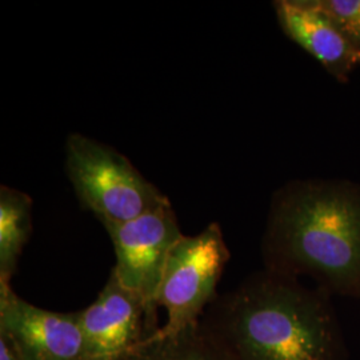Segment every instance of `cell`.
<instances>
[{
	"label": "cell",
	"instance_id": "obj_4",
	"mask_svg": "<svg viewBox=\"0 0 360 360\" xmlns=\"http://www.w3.org/2000/svg\"><path fill=\"white\" fill-rule=\"evenodd\" d=\"M231 252L218 223L193 236L183 235L172 247L156 296L167 322L156 334H176L198 324L218 297L219 282Z\"/></svg>",
	"mask_w": 360,
	"mask_h": 360
},
{
	"label": "cell",
	"instance_id": "obj_6",
	"mask_svg": "<svg viewBox=\"0 0 360 360\" xmlns=\"http://www.w3.org/2000/svg\"><path fill=\"white\" fill-rule=\"evenodd\" d=\"M84 360H129L151 336L142 300L111 271L98 297L77 311Z\"/></svg>",
	"mask_w": 360,
	"mask_h": 360
},
{
	"label": "cell",
	"instance_id": "obj_9",
	"mask_svg": "<svg viewBox=\"0 0 360 360\" xmlns=\"http://www.w3.org/2000/svg\"><path fill=\"white\" fill-rule=\"evenodd\" d=\"M32 231V200L8 186L0 188V283H11Z\"/></svg>",
	"mask_w": 360,
	"mask_h": 360
},
{
	"label": "cell",
	"instance_id": "obj_8",
	"mask_svg": "<svg viewBox=\"0 0 360 360\" xmlns=\"http://www.w3.org/2000/svg\"><path fill=\"white\" fill-rule=\"evenodd\" d=\"M284 35L311 55L339 83H348L360 65V52L323 11L316 0H275Z\"/></svg>",
	"mask_w": 360,
	"mask_h": 360
},
{
	"label": "cell",
	"instance_id": "obj_11",
	"mask_svg": "<svg viewBox=\"0 0 360 360\" xmlns=\"http://www.w3.org/2000/svg\"><path fill=\"white\" fill-rule=\"evenodd\" d=\"M360 52V0H316Z\"/></svg>",
	"mask_w": 360,
	"mask_h": 360
},
{
	"label": "cell",
	"instance_id": "obj_10",
	"mask_svg": "<svg viewBox=\"0 0 360 360\" xmlns=\"http://www.w3.org/2000/svg\"><path fill=\"white\" fill-rule=\"evenodd\" d=\"M129 360H235L202 323L176 334L148 336Z\"/></svg>",
	"mask_w": 360,
	"mask_h": 360
},
{
	"label": "cell",
	"instance_id": "obj_7",
	"mask_svg": "<svg viewBox=\"0 0 360 360\" xmlns=\"http://www.w3.org/2000/svg\"><path fill=\"white\" fill-rule=\"evenodd\" d=\"M0 335L26 360H84L77 312L40 309L0 283Z\"/></svg>",
	"mask_w": 360,
	"mask_h": 360
},
{
	"label": "cell",
	"instance_id": "obj_12",
	"mask_svg": "<svg viewBox=\"0 0 360 360\" xmlns=\"http://www.w3.org/2000/svg\"><path fill=\"white\" fill-rule=\"evenodd\" d=\"M0 360H26L16 348L13 347V343L0 335Z\"/></svg>",
	"mask_w": 360,
	"mask_h": 360
},
{
	"label": "cell",
	"instance_id": "obj_2",
	"mask_svg": "<svg viewBox=\"0 0 360 360\" xmlns=\"http://www.w3.org/2000/svg\"><path fill=\"white\" fill-rule=\"evenodd\" d=\"M266 270L315 281L330 295L360 297V184L290 180L271 198L262 238Z\"/></svg>",
	"mask_w": 360,
	"mask_h": 360
},
{
	"label": "cell",
	"instance_id": "obj_5",
	"mask_svg": "<svg viewBox=\"0 0 360 360\" xmlns=\"http://www.w3.org/2000/svg\"><path fill=\"white\" fill-rule=\"evenodd\" d=\"M114 245L117 281L146 306L151 335L158 327L156 296L172 247L183 236L171 205L126 223L104 226Z\"/></svg>",
	"mask_w": 360,
	"mask_h": 360
},
{
	"label": "cell",
	"instance_id": "obj_1",
	"mask_svg": "<svg viewBox=\"0 0 360 360\" xmlns=\"http://www.w3.org/2000/svg\"><path fill=\"white\" fill-rule=\"evenodd\" d=\"M200 323L235 360H347L331 295L266 269L219 295Z\"/></svg>",
	"mask_w": 360,
	"mask_h": 360
},
{
	"label": "cell",
	"instance_id": "obj_3",
	"mask_svg": "<svg viewBox=\"0 0 360 360\" xmlns=\"http://www.w3.org/2000/svg\"><path fill=\"white\" fill-rule=\"evenodd\" d=\"M65 168L79 203L103 224H119L169 205L167 196L115 148L82 134L65 144Z\"/></svg>",
	"mask_w": 360,
	"mask_h": 360
}]
</instances>
